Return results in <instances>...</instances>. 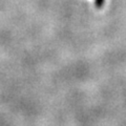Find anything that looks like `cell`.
Wrapping results in <instances>:
<instances>
[{"label": "cell", "mask_w": 126, "mask_h": 126, "mask_svg": "<svg viewBox=\"0 0 126 126\" xmlns=\"http://www.w3.org/2000/svg\"><path fill=\"white\" fill-rule=\"evenodd\" d=\"M104 3H105V0H94V6H96L98 10L102 9Z\"/></svg>", "instance_id": "obj_1"}]
</instances>
